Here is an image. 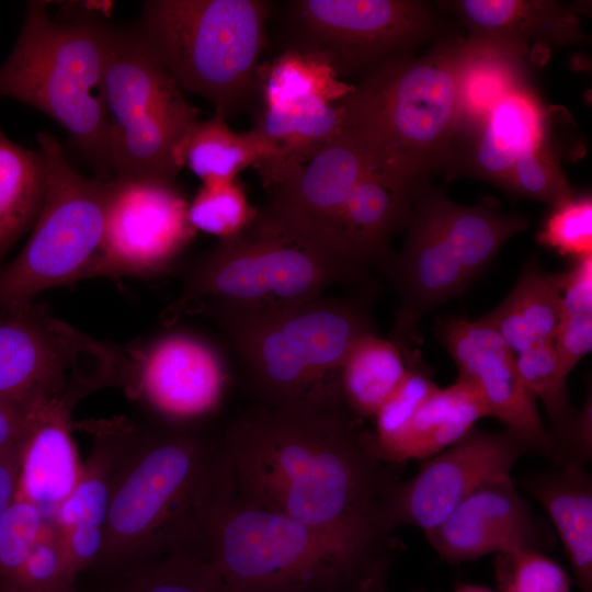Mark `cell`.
<instances>
[{"instance_id":"1","label":"cell","mask_w":592,"mask_h":592,"mask_svg":"<svg viewBox=\"0 0 592 592\" xmlns=\"http://www.w3.org/2000/svg\"><path fill=\"white\" fill-rule=\"evenodd\" d=\"M348 408L283 409L257 403L221 442L235 498L358 543L397 551L390 536L399 482L374 434Z\"/></svg>"},{"instance_id":"2","label":"cell","mask_w":592,"mask_h":592,"mask_svg":"<svg viewBox=\"0 0 592 592\" xmlns=\"http://www.w3.org/2000/svg\"><path fill=\"white\" fill-rule=\"evenodd\" d=\"M234 496L221 441L189 424L130 422L96 565L119 569L179 551L205 555L212 528Z\"/></svg>"},{"instance_id":"3","label":"cell","mask_w":592,"mask_h":592,"mask_svg":"<svg viewBox=\"0 0 592 592\" xmlns=\"http://www.w3.org/2000/svg\"><path fill=\"white\" fill-rule=\"evenodd\" d=\"M203 314L226 333L261 403L283 409L344 408L342 365L356 341L374 332L360 303L322 296L280 310Z\"/></svg>"},{"instance_id":"4","label":"cell","mask_w":592,"mask_h":592,"mask_svg":"<svg viewBox=\"0 0 592 592\" xmlns=\"http://www.w3.org/2000/svg\"><path fill=\"white\" fill-rule=\"evenodd\" d=\"M48 4L27 2L16 43L0 67V99L48 115L67 132L95 178L110 181L104 73L113 25L86 15L57 20Z\"/></svg>"},{"instance_id":"5","label":"cell","mask_w":592,"mask_h":592,"mask_svg":"<svg viewBox=\"0 0 592 592\" xmlns=\"http://www.w3.org/2000/svg\"><path fill=\"white\" fill-rule=\"evenodd\" d=\"M205 556L229 592H360L390 568L395 551L234 496L212 528Z\"/></svg>"},{"instance_id":"6","label":"cell","mask_w":592,"mask_h":592,"mask_svg":"<svg viewBox=\"0 0 592 592\" xmlns=\"http://www.w3.org/2000/svg\"><path fill=\"white\" fill-rule=\"evenodd\" d=\"M273 10L266 0H149L128 30L181 90L227 119L258 98Z\"/></svg>"},{"instance_id":"7","label":"cell","mask_w":592,"mask_h":592,"mask_svg":"<svg viewBox=\"0 0 592 592\" xmlns=\"http://www.w3.org/2000/svg\"><path fill=\"white\" fill-rule=\"evenodd\" d=\"M363 273L262 208L241 232L219 240L193 264L167 315L285 309Z\"/></svg>"},{"instance_id":"8","label":"cell","mask_w":592,"mask_h":592,"mask_svg":"<svg viewBox=\"0 0 592 592\" xmlns=\"http://www.w3.org/2000/svg\"><path fill=\"white\" fill-rule=\"evenodd\" d=\"M466 41L441 36L367 76L340 105L344 127L367 140L386 166L430 174L443 168L460 122Z\"/></svg>"},{"instance_id":"9","label":"cell","mask_w":592,"mask_h":592,"mask_svg":"<svg viewBox=\"0 0 592 592\" xmlns=\"http://www.w3.org/2000/svg\"><path fill=\"white\" fill-rule=\"evenodd\" d=\"M130 345L91 338L34 301L0 309V401L39 422L86 395L125 389Z\"/></svg>"},{"instance_id":"10","label":"cell","mask_w":592,"mask_h":592,"mask_svg":"<svg viewBox=\"0 0 592 592\" xmlns=\"http://www.w3.org/2000/svg\"><path fill=\"white\" fill-rule=\"evenodd\" d=\"M110 162L114 178L174 180L182 144L198 110L128 29L113 25L104 73Z\"/></svg>"},{"instance_id":"11","label":"cell","mask_w":592,"mask_h":592,"mask_svg":"<svg viewBox=\"0 0 592 592\" xmlns=\"http://www.w3.org/2000/svg\"><path fill=\"white\" fill-rule=\"evenodd\" d=\"M436 8L420 0H291L276 21L278 53L316 56L340 79L361 81L440 38Z\"/></svg>"},{"instance_id":"12","label":"cell","mask_w":592,"mask_h":592,"mask_svg":"<svg viewBox=\"0 0 592 592\" xmlns=\"http://www.w3.org/2000/svg\"><path fill=\"white\" fill-rule=\"evenodd\" d=\"M37 141L46 162V195L27 243L0 269V309L88 278L102 242L109 181L76 171L50 133H38Z\"/></svg>"},{"instance_id":"13","label":"cell","mask_w":592,"mask_h":592,"mask_svg":"<svg viewBox=\"0 0 592 592\" xmlns=\"http://www.w3.org/2000/svg\"><path fill=\"white\" fill-rule=\"evenodd\" d=\"M173 180L109 181L100 250L88 277L150 276L168 269L197 232Z\"/></svg>"},{"instance_id":"14","label":"cell","mask_w":592,"mask_h":592,"mask_svg":"<svg viewBox=\"0 0 592 592\" xmlns=\"http://www.w3.org/2000/svg\"><path fill=\"white\" fill-rule=\"evenodd\" d=\"M534 452L508 428L500 432L473 429L428 458L410 479L398 482L390 505L394 528L413 525L424 533L433 530L473 492L511 477L517 460Z\"/></svg>"},{"instance_id":"15","label":"cell","mask_w":592,"mask_h":592,"mask_svg":"<svg viewBox=\"0 0 592 592\" xmlns=\"http://www.w3.org/2000/svg\"><path fill=\"white\" fill-rule=\"evenodd\" d=\"M379 166L386 164L371 144L344 127L304 159L262 175L270 197L263 208L343 260L331 241L334 223L355 185Z\"/></svg>"},{"instance_id":"16","label":"cell","mask_w":592,"mask_h":592,"mask_svg":"<svg viewBox=\"0 0 592 592\" xmlns=\"http://www.w3.org/2000/svg\"><path fill=\"white\" fill-rule=\"evenodd\" d=\"M226 385L220 353L196 334L171 331L144 345H132L126 394L171 423L187 424L213 412Z\"/></svg>"},{"instance_id":"17","label":"cell","mask_w":592,"mask_h":592,"mask_svg":"<svg viewBox=\"0 0 592 592\" xmlns=\"http://www.w3.org/2000/svg\"><path fill=\"white\" fill-rule=\"evenodd\" d=\"M439 335L458 377L476 388L489 417L504 422L535 452L551 455L553 439L544 428L537 400L524 386L515 354L500 333L482 318L449 317L440 322Z\"/></svg>"},{"instance_id":"18","label":"cell","mask_w":592,"mask_h":592,"mask_svg":"<svg viewBox=\"0 0 592 592\" xmlns=\"http://www.w3.org/2000/svg\"><path fill=\"white\" fill-rule=\"evenodd\" d=\"M424 534L437 555L448 562L520 548L539 549L542 535L511 477L479 488Z\"/></svg>"},{"instance_id":"19","label":"cell","mask_w":592,"mask_h":592,"mask_svg":"<svg viewBox=\"0 0 592 592\" xmlns=\"http://www.w3.org/2000/svg\"><path fill=\"white\" fill-rule=\"evenodd\" d=\"M428 174L379 166L355 185L333 229L335 252L364 271L371 262L388 265L390 238L407 226Z\"/></svg>"},{"instance_id":"20","label":"cell","mask_w":592,"mask_h":592,"mask_svg":"<svg viewBox=\"0 0 592 592\" xmlns=\"http://www.w3.org/2000/svg\"><path fill=\"white\" fill-rule=\"evenodd\" d=\"M82 425L93 434L92 448L75 489L50 517L76 576L101 557L114 478L130 421L113 418Z\"/></svg>"},{"instance_id":"21","label":"cell","mask_w":592,"mask_h":592,"mask_svg":"<svg viewBox=\"0 0 592 592\" xmlns=\"http://www.w3.org/2000/svg\"><path fill=\"white\" fill-rule=\"evenodd\" d=\"M546 137V115L530 87L502 98L480 122L457 130L444 169L502 185L517 159Z\"/></svg>"},{"instance_id":"22","label":"cell","mask_w":592,"mask_h":592,"mask_svg":"<svg viewBox=\"0 0 592 592\" xmlns=\"http://www.w3.org/2000/svg\"><path fill=\"white\" fill-rule=\"evenodd\" d=\"M422 185L407 224L400 253L388 269L402 297L398 326L412 328L428 309L459 294L473 282L441 230Z\"/></svg>"},{"instance_id":"23","label":"cell","mask_w":592,"mask_h":592,"mask_svg":"<svg viewBox=\"0 0 592 592\" xmlns=\"http://www.w3.org/2000/svg\"><path fill=\"white\" fill-rule=\"evenodd\" d=\"M471 36L489 37L528 53L530 45L573 44L584 35L578 10L547 0H459L442 2Z\"/></svg>"},{"instance_id":"24","label":"cell","mask_w":592,"mask_h":592,"mask_svg":"<svg viewBox=\"0 0 592 592\" xmlns=\"http://www.w3.org/2000/svg\"><path fill=\"white\" fill-rule=\"evenodd\" d=\"M525 488L546 510L581 592H592V483L584 463L568 460L527 478Z\"/></svg>"},{"instance_id":"25","label":"cell","mask_w":592,"mask_h":592,"mask_svg":"<svg viewBox=\"0 0 592 592\" xmlns=\"http://www.w3.org/2000/svg\"><path fill=\"white\" fill-rule=\"evenodd\" d=\"M485 417L489 413L478 391L458 377L453 385L439 387L379 453L392 464L428 459L456 443Z\"/></svg>"},{"instance_id":"26","label":"cell","mask_w":592,"mask_h":592,"mask_svg":"<svg viewBox=\"0 0 592 592\" xmlns=\"http://www.w3.org/2000/svg\"><path fill=\"white\" fill-rule=\"evenodd\" d=\"M70 426L68 412L43 419L21 454L16 496L37 505L49 519L70 496L81 471Z\"/></svg>"},{"instance_id":"27","label":"cell","mask_w":592,"mask_h":592,"mask_svg":"<svg viewBox=\"0 0 592 592\" xmlns=\"http://www.w3.org/2000/svg\"><path fill=\"white\" fill-rule=\"evenodd\" d=\"M565 274L549 273L527 263L508 296L481 317L517 353L553 343L560 318Z\"/></svg>"},{"instance_id":"28","label":"cell","mask_w":592,"mask_h":592,"mask_svg":"<svg viewBox=\"0 0 592 592\" xmlns=\"http://www.w3.org/2000/svg\"><path fill=\"white\" fill-rule=\"evenodd\" d=\"M424 193L441 230L473 281L510 238L528 226L527 218L521 214L501 213L483 203L455 204L430 182Z\"/></svg>"},{"instance_id":"29","label":"cell","mask_w":592,"mask_h":592,"mask_svg":"<svg viewBox=\"0 0 592 592\" xmlns=\"http://www.w3.org/2000/svg\"><path fill=\"white\" fill-rule=\"evenodd\" d=\"M46 195V162L0 128V269L11 247L31 230Z\"/></svg>"},{"instance_id":"30","label":"cell","mask_w":592,"mask_h":592,"mask_svg":"<svg viewBox=\"0 0 592 592\" xmlns=\"http://www.w3.org/2000/svg\"><path fill=\"white\" fill-rule=\"evenodd\" d=\"M273 153V147L257 130L236 133L215 112L191 128L182 144L181 162L202 183H208L238 179L242 170L255 168Z\"/></svg>"},{"instance_id":"31","label":"cell","mask_w":592,"mask_h":592,"mask_svg":"<svg viewBox=\"0 0 592 592\" xmlns=\"http://www.w3.org/2000/svg\"><path fill=\"white\" fill-rule=\"evenodd\" d=\"M409 366L400 349L375 332L360 338L341 369L345 407L355 417H372L406 377Z\"/></svg>"},{"instance_id":"32","label":"cell","mask_w":592,"mask_h":592,"mask_svg":"<svg viewBox=\"0 0 592 592\" xmlns=\"http://www.w3.org/2000/svg\"><path fill=\"white\" fill-rule=\"evenodd\" d=\"M354 89L316 56L280 52L259 68L262 109H282L316 101L339 103Z\"/></svg>"},{"instance_id":"33","label":"cell","mask_w":592,"mask_h":592,"mask_svg":"<svg viewBox=\"0 0 592 592\" xmlns=\"http://www.w3.org/2000/svg\"><path fill=\"white\" fill-rule=\"evenodd\" d=\"M107 592H229L204 554L179 551L118 569Z\"/></svg>"},{"instance_id":"34","label":"cell","mask_w":592,"mask_h":592,"mask_svg":"<svg viewBox=\"0 0 592 592\" xmlns=\"http://www.w3.org/2000/svg\"><path fill=\"white\" fill-rule=\"evenodd\" d=\"M560 318L553 345L567 377L592 348V255L563 272Z\"/></svg>"},{"instance_id":"35","label":"cell","mask_w":592,"mask_h":592,"mask_svg":"<svg viewBox=\"0 0 592 592\" xmlns=\"http://www.w3.org/2000/svg\"><path fill=\"white\" fill-rule=\"evenodd\" d=\"M520 377L536 400L546 409L551 425L553 454L559 459L576 412L553 343L526 349L515 355Z\"/></svg>"},{"instance_id":"36","label":"cell","mask_w":592,"mask_h":592,"mask_svg":"<svg viewBox=\"0 0 592 592\" xmlns=\"http://www.w3.org/2000/svg\"><path fill=\"white\" fill-rule=\"evenodd\" d=\"M257 214L238 179L202 183L187 209L189 220L196 231L220 240L241 232Z\"/></svg>"},{"instance_id":"37","label":"cell","mask_w":592,"mask_h":592,"mask_svg":"<svg viewBox=\"0 0 592 592\" xmlns=\"http://www.w3.org/2000/svg\"><path fill=\"white\" fill-rule=\"evenodd\" d=\"M501 187L551 206L576 195L546 137L517 159Z\"/></svg>"},{"instance_id":"38","label":"cell","mask_w":592,"mask_h":592,"mask_svg":"<svg viewBox=\"0 0 592 592\" xmlns=\"http://www.w3.org/2000/svg\"><path fill=\"white\" fill-rule=\"evenodd\" d=\"M494 573L500 592H570L572 579L539 549L497 554Z\"/></svg>"},{"instance_id":"39","label":"cell","mask_w":592,"mask_h":592,"mask_svg":"<svg viewBox=\"0 0 592 592\" xmlns=\"http://www.w3.org/2000/svg\"><path fill=\"white\" fill-rule=\"evenodd\" d=\"M76 574L67 558L61 536L48 519L26 557L12 590L15 592H65L75 589Z\"/></svg>"},{"instance_id":"40","label":"cell","mask_w":592,"mask_h":592,"mask_svg":"<svg viewBox=\"0 0 592 592\" xmlns=\"http://www.w3.org/2000/svg\"><path fill=\"white\" fill-rule=\"evenodd\" d=\"M48 516L34 503L15 497L0 526V580L12 589Z\"/></svg>"},{"instance_id":"41","label":"cell","mask_w":592,"mask_h":592,"mask_svg":"<svg viewBox=\"0 0 592 592\" xmlns=\"http://www.w3.org/2000/svg\"><path fill=\"white\" fill-rule=\"evenodd\" d=\"M537 240L561 255L574 259L592 255L591 195H573L553 206Z\"/></svg>"},{"instance_id":"42","label":"cell","mask_w":592,"mask_h":592,"mask_svg":"<svg viewBox=\"0 0 592 592\" xmlns=\"http://www.w3.org/2000/svg\"><path fill=\"white\" fill-rule=\"evenodd\" d=\"M439 387L421 367L409 366L406 377L383 403L374 434L378 451L390 443L407 425L417 410Z\"/></svg>"},{"instance_id":"43","label":"cell","mask_w":592,"mask_h":592,"mask_svg":"<svg viewBox=\"0 0 592 592\" xmlns=\"http://www.w3.org/2000/svg\"><path fill=\"white\" fill-rule=\"evenodd\" d=\"M37 422L0 401V455L23 449Z\"/></svg>"},{"instance_id":"44","label":"cell","mask_w":592,"mask_h":592,"mask_svg":"<svg viewBox=\"0 0 592 592\" xmlns=\"http://www.w3.org/2000/svg\"><path fill=\"white\" fill-rule=\"evenodd\" d=\"M22 449L0 455V526L18 493Z\"/></svg>"},{"instance_id":"45","label":"cell","mask_w":592,"mask_h":592,"mask_svg":"<svg viewBox=\"0 0 592 592\" xmlns=\"http://www.w3.org/2000/svg\"><path fill=\"white\" fill-rule=\"evenodd\" d=\"M388 570H383L374 576L360 592H388L387 589V576Z\"/></svg>"},{"instance_id":"46","label":"cell","mask_w":592,"mask_h":592,"mask_svg":"<svg viewBox=\"0 0 592 592\" xmlns=\"http://www.w3.org/2000/svg\"><path fill=\"white\" fill-rule=\"evenodd\" d=\"M454 592H494V591L485 585L463 583V584L457 585Z\"/></svg>"},{"instance_id":"47","label":"cell","mask_w":592,"mask_h":592,"mask_svg":"<svg viewBox=\"0 0 592 592\" xmlns=\"http://www.w3.org/2000/svg\"><path fill=\"white\" fill-rule=\"evenodd\" d=\"M0 592H15L0 580Z\"/></svg>"},{"instance_id":"48","label":"cell","mask_w":592,"mask_h":592,"mask_svg":"<svg viewBox=\"0 0 592 592\" xmlns=\"http://www.w3.org/2000/svg\"><path fill=\"white\" fill-rule=\"evenodd\" d=\"M65 592H75V589L67 590Z\"/></svg>"},{"instance_id":"49","label":"cell","mask_w":592,"mask_h":592,"mask_svg":"<svg viewBox=\"0 0 592 592\" xmlns=\"http://www.w3.org/2000/svg\"><path fill=\"white\" fill-rule=\"evenodd\" d=\"M413 592H423V591H421V590H418V591H413Z\"/></svg>"}]
</instances>
